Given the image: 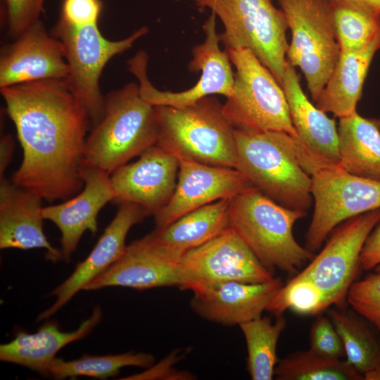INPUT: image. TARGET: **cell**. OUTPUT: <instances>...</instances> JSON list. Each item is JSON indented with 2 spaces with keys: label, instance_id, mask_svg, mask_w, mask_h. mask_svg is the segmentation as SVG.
<instances>
[{
  "label": "cell",
  "instance_id": "obj_1",
  "mask_svg": "<svg viewBox=\"0 0 380 380\" xmlns=\"http://www.w3.org/2000/svg\"><path fill=\"white\" fill-rule=\"evenodd\" d=\"M15 125L23 160L12 182L43 199L65 201L84 187V107L64 80H44L0 88Z\"/></svg>",
  "mask_w": 380,
  "mask_h": 380
},
{
  "label": "cell",
  "instance_id": "obj_2",
  "mask_svg": "<svg viewBox=\"0 0 380 380\" xmlns=\"http://www.w3.org/2000/svg\"><path fill=\"white\" fill-rule=\"evenodd\" d=\"M308 211L284 207L253 187L229 200L230 227L274 274H296L315 256L296 240L295 223Z\"/></svg>",
  "mask_w": 380,
  "mask_h": 380
},
{
  "label": "cell",
  "instance_id": "obj_3",
  "mask_svg": "<svg viewBox=\"0 0 380 380\" xmlns=\"http://www.w3.org/2000/svg\"><path fill=\"white\" fill-rule=\"evenodd\" d=\"M234 134L235 168L279 205L308 211L312 201V180L298 161L294 138L278 131L235 129Z\"/></svg>",
  "mask_w": 380,
  "mask_h": 380
},
{
  "label": "cell",
  "instance_id": "obj_4",
  "mask_svg": "<svg viewBox=\"0 0 380 380\" xmlns=\"http://www.w3.org/2000/svg\"><path fill=\"white\" fill-rule=\"evenodd\" d=\"M157 142L154 106L129 82L105 95V112L87 137L82 165L109 175Z\"/></svg>",
  "mask_w": 380,
  "mask_h": 380
},
{
  "label": "cell",
  "instance_id": "obj_5",
  "mask_svg": "<svg viewBox=\"0 0 380 380\" xmlns=\"http://www.w3.org/2000/svg\"><path fill=\"white\" fill-rule=\"evenodd\" d=\"M156 145L198 163L235 168V128L222 111V103L207 96L182 108L155 106Z\"/></svg>",
  "mask_w": 380,
  "mask_h": 380
},
{
  "label": "cell",
  "instance_id": "obj_6",
  "mask_svg": "<svg viewBox=\"0 0 380 380\" xmlns=\"http://www.w3.org/2000/svg\"><path fill=\"white\" fill-rule=\"evenodd\" d=\"M295 141L298 161L312 180L315 207L305 246L315 253L341 223L380 208V182L352 175Z\"/></svg>",
  "mask_w": 380,
  "mask_h": 380
},
{
  "label": "cell",
  "instance_id": "obj_7",
  "mask_svg": "<svg viewBox=\"0 0 380 380\" xmlns=\"http://www.w3.org/2000/svg\"><path fill=\"white\" fill-rule=\"evenodd\" d=\"M221 20L219 34L226 51L249 49L281 85L287 60L289 30L286 16L272 0H193Z\"/></svg>",
  "mask_w": 380,
  "mask_h": 380
},
{
  "label": "cell",
  "instance_id": "obj_8",
  "mask_svg": "<svg viewBox=\"0 0 380 380\" xmlns=\"http://www.w3.org/2000/svg\"><path fill=\"white\" fill-rule=\"evenodd\" d=\"M236 68L232 92L222 111L236 129L278 131L296 137L283 87L249 49L228 50Z\"/></svg>",
  "mask_w": 380,
  "mask_h": 380
},
{
  "label": "cell",
  "instance_id": "obj_9",
  "mask_svg": "<svg viewBox=\"0 0 380 380\" xmlns=\"http://www.w3.org/2000/svg\"><path fill=\"white\" fill-rule=\"evenodd\" d=\"M148 32L143 26L126 38L113 41L103 36L98 23L75 26L59 19L53 27L51 33L61 42L68 66L64 82L86 109L92 126L101 120L105 112V96L99 86L104 67Z\"/></svg>",
  "mask_w": 380,
  "mask_h": 380
},
{
  "label": "cell",
  "instance_id": "obj_10",
  "mask_svg": "<svg viewBox=\"0 0 380 380\" xmlns=\"http://www.w3.org/2000/svg\"><path fill=\"white\" fill-rule=\"evenodd\" d=\"M284 12L291 40L286 60L298 67L315 102L338 60L329 0H277Z\"/></svg>",
  "mask_w": 380,
  "mask_h": 380
},
{
  "label": "cell",
  "instance_id": "obj_11",
  "mask_svg": "<svg viewBox=\"0 0 380 380\" xmlns=\"http://www.w3.org/2000/svg\"><path fill=\"white\" fill-rule=\"evenodd\" d=\"M215 14L205 20L203 25L204 42L192 49V59L189 63L190 72H201L196 84L183 91H160L155 87L147 77L148 54L144 51L137 52L127 63L129 71L139 82V92L146 102L155 106L182 108L191 105L212 94L224 95L226 98L232 92L234 73L232 72L228 52L220 49L219 34L216 31Z\"/></svg>",
  "mask_w": 380,
  "mask_h": 380
},
{
  "label": "cell",
  "instance_id": "obj_12",
  "mask_svg": "<svg viewBox=\"0 0 380 380\" xmlns=\"http://www.w3.org/2000/svg\"><path fill=\"white\" fill-rule=\"evenodd\" d=\"M380 222V208L351 217L338 225L325 246L300 273L322 293L328 307L342 305L361 269L364 244Z\"/></svg>",
  "mask_w": 380,
  "mask_h": 380
},
{
  "label": "cell",
  "instance_id": "obj_13",
  "mask_svg": "<svg viewBox=\"0 0 380 380\" xmlns=\"http://www.w3.org/2000/svg\"><path fill=\"white\" fill-rule=\"evenodd\" d=\"M185 289L229 281L262 283L274 278L231 227L185 253L179 260Z\"/></svg>",
  "mask_w": 380,
  "mask_h": 380
},
{
  "label": "cell",
  "instance_id": "obj_14",
  "mask_svg": "<svg viewBox=\"0 0 380 380\" xmlns=\"http://www.w3.org/2000/svg\"><path fill=\"white\" fill-rule=\"evenodd\" d=\"M178 160V181L169 202L153 215L155 229H161L198 208L232 199L254 187L236 168L209 165L185 158Z\"/></svg>",
  "mask_w": 380,
  "mask_h": 380
},
{
  "label": "cell",
  "instance_id": "obj_15",
  "mask_svg": "<svg viewBox=\"0 0 380 380\" xmlns=\"http://www.w3.org/2000/svg\"><path fill=\"white\" fill-rule=\"evenodd\" d=\"M139 156L134 163L123 165L110 175L115 194L113 201L138 205L154 215L175 191L179 160L156 144Z\"/></svg>",
  "mask_w": 380,
  "mask_h": 380
},
{
  "label": "cell",
  "instance_id": "obj_16",
  "mask_svg": "<svg viewBox=\"0 0 380 380\" xmlns=\"http://www.w3.org/2000/svg\"><path fill=\"white\" fill-rule=\"evenodd\" d=\"M68 73L61 42L46 31L40 20L1 49L0 88L38 80H64Z\"/></svg>",
  "mask_w": 380,
  "mask_h": 380
},
{
  "label": "cell",
  "instance_id": "obj_17",
  "mask_svg": "<svg viewBox=\"0 0 380 380\" xmlns=\"http://www.w3.org/2000/svg\"><path fill=\"white\" fill-rule=\"evenodd\" d=\"M81 173L84 185L80 193L42 208L44 220L52 222L61 232V251L67 262L83 234L87 230L92 234L97 232L99 213L115 196L108 173L87 165H82Z\"/></svg>",
  "mask_w": 380,
  "mask_h": 380
},
{
  "label": "cell",
  "instance_id": "obj_18",
  "mask_svg": "<svg viewBox=\"0 0 380 380\" xmlns=\"http://www.w3.org/2000/svg\"><path fill=\"white\" fill-rule=\"evenodd\" d=\"M114 218L105 229L88 256L79 262L73 272L49 296L56 297L54 303L37 317L38 322L49 318L65 305L76 293L98 275L116 262L125 253L127 235L134 225L149 215L141 206L120 204Z\"/></svg>",
  "mask_w": 380,
  "mask_h": 380
},
{
  "label": "cell",
  "instance_id": "obj_19",
  "mask_svg": "<svg viewBox=\"0 0 380 380\" xmlns=\"http://www.w3.org/2000/svg\"><path fill=\"white\" fill-rule=\"evenodd\" d=\"M108 286L137 290L176 286L185 289L186 281L179 261L162 254L146 235L127 246L123 255L89 281L83 290L92 291Z\"/></svg>",
  "mask_w": 380,
  "mask_h": 380
},
{
  "label": "cell",
  "instance_id": "obj_20",
  "mask_svg": "<svg viewBox=\"0 0 380 380\" xmlns=\"http://www.w3.org/2000/svg\"><path fill=\"white\" fill-rule=\"evenodd\" d=\"M283 285L281 278L275 277L262 283L229 281L193 291L190 305L206 320L239 326L261 317Z\"/></svg>",
  "mask_w": 380,
  "mask_h": 380
},
{
  "label": "cell",
  "instance_id": "obj_21",
  "mask_svg": "<svg viewBox=\"0 0 380 380\" xmlns=\"http://www.w3.org/2000/svg\"><path fill=\"white\" fill-rule=\"evenodd\" d=\"M42 198L34 193L0 178V248H44L53 262L63 259L43 229Z\"/></svg>",
  "mask_w": 380,
  "mask_h": 380
},
{
  "label": "cell",
  "instance_id": "obj_22",
  "mask_svg": "<svg viewBox=\"0 0 380 380\" xmlns=\"http://www.w3.org/2000/svg\"><path fill=\"white\" fill-rule=\"evenodd\" d=\"M281 87L288 102L295 140L324 160L338 164V127L334 118L313 105L303 92L296 68L287 61Z\"/></svg>",
  "mask_w": 380,
  "mask_h": 380
},
{
  "label": "cell",
  "instance_id": "obj_23",
  "mask_svg": "<svg viewBox=\"0 0 380 380\" xmlns=\"http://www.w3.org/2000/svg\"><path fill=\"white\" fill-rule=\"evenodd\" d=\"M229 200H219L194 210L147 236L162 254L179 261L187 252L230 227Z\"/></svg>",
  "mask_w": 380,
  "mask_h": 380
},
{
  "label": "cell",
  "instance_id": "obj_24",
  "mask_svg": "<svg viewBox=\"0 0 380 380\" xmlns=\"http://www.w3.org/2000/svg\"><path fill=\"white\" fill-rule=\"evenodd\" d=\"M99 306L74 331L60 330L56 322H46L34 334L18 331L10 342L0 346V360L25 367L48 376V369L57 353L69 343L83 338L101 321Z\"/></svg>",
  "mask_w": 380,
  "mask_h": 380
},
{
  "label": "cell",
  "instance_id": "obj_25",
  "mask_svg": "<svg viewBox=\"0 0 380 380\" xmlns=\"http://www.w3.org/2000/svg\"><path fill=\"white\" fill-rule=\"evenodd\" d=\"M379 49L380 28L365 47L341 51L333 72L315 101V106L338 118L355 113L369 67Z\"/></svg>",
  "mask_w": 380,
  "mask_h": 380
},
{
  "label": "cell",
  "instance_id": "obj_26",
  "mask_svg": "<svg viewBox=\"0 0 380 380\" xmlns=\"http://www.w3.org/2000/svg\"><path fill=\"white\" fill-rule=\"evenodd\" d=\"M338 165L357 177L380 182V118L357 111L339 118Z\"/></svg>",
  "mask_w": 380,
  "mask_h": 380
},
{
  "label": "cell",
  "instance_id": "obj_27",
  "mask_svg": "<svg viewBox=\"0 0 380 380\" xmlns=\"http://www.w3.org/2000/svg\"><path fill=\"white\" fill-rule=\"evenodd\" d=\"M329 317L341 336L346 360L364 380H380V341L365 319L336 309Z\"/></svg>",
  "mask_w": 380,
  "mask_h": 380
},
{
  "label": "cell",
  "instance_id": "obj_28",
  "mask_svg": "<svg viewBox=\"0 0 380 380\" xmlns=\"http://www.w3.org/2000/svg\"><path fill=\"white\" fill-rule=\"evenodd\" d=\"M276 317L273 322L270 317L261 316L239 325L247 347V370L253 380H271L274 377L279 360L277 346L286 325L283 315Z\"/></svg>",
  "mask_w": 380,
  "mask_h": 380
},
{
  "label": "cell",
  "instance_id": "obj_29",
  "mask_svg": "<svg viewBox=\"0 0 380 380\" xmlns=\"http://www.w3.org/2000/svg\"><path fill=\"white\" fill-rule=\"evenodd\" d=\"M336 37L341 51L367 45L380 28V10L350 0H329Z\"/></svg>",
  "mask_w": 380,
  "mask_h": 380
},
{
  "label": "cell",
  "instance_id": "obj_30",
  "mask_svg": "<svg viewBox=\"0 0 380 380\" xmlns=\"http://www.w3.org/2000/svg\"><path fill=\"white\" fill-rule=\"evenodd\" d=\"M274 377L277 380H364L346 360L325 357L310 349L279 360Z\"/></svg>",
  "mask_w": 380,
  "mask_h": 380
},
{
  "label": "cell",
  "instance_id": "obj_31",
  "mask_svg": "<svg viewBox=\"0 0 380 380\" xmlns=\"http://www.w3.org/2000/svg\"><path fill=\"white\" fill-rule=\"evenodd\" d=\"M154 362L153 355L146 353H126L103 356L85 355L70 361L55 357L49 365L48 376L60 379L77 376L106 379L118 375L122 367L149 368L153 365Z\"/></svg>",
  "mask_w": 380,
  "mask_h": 380
},
{
  "label": "cell",
  "instance_id": "obj_32",
  "mask_svg": "<svg viewBox=\"0 0 380 380\" xmlns=\"http://www.w3.org/2000/svg\"><path fill=\"white\" fill-rule=\"evenodd\" d=\"M321 291L308 277L297 273L283 285L269 303L266 310L275 317L287 310L300 315H316L328 308Z\"/></svg>",
  "mask_w": 380,
  "mask_h": 380
},
{
  "label": "cell",
  "instance_id": "obj_33",
  "mask_svg": "<svg viewBox=\"0 0 380 380\" xmlns=\"http://www.w3.org/2000/svg\"><path fill=\"white\" fill-rule=\"evenodd\" d=\"M346 300L355 312L380 332V272H369L355 281Z\"/></svg>",
  "mask_w": 380,
  "mask_h": 380
},
{
  "label": "cell",
  "instance_id": "obj_34",
  "mask_svg": "<svg viewBox=\"0 0 380 380\" xmlns=\"http://www.w3.org/2000/svg\"><path fill=\"white\" fill-rule=\"evenodd\" d=\"M45 0H3L1 21L10 37L15 38L39 20Z\"/></svg>",
  "mask_w": 380,
  "mask_h": 380
},
{
  "label": "cell",
  "instance_id": "obj_35",
  "mask_svg": "<svg viewBox=\"0 0 380 380\" xmlns=\"http://www.w3.org/2000/svg\"><path fill=\"white\" fill-rule=\"evenodd\" d=\"M310 349L328 357L342 359L346 357L341 336L329 317L319 316L311 325Z\"/></svg>",
  "mask_w": 380,
  "mask_h": 380
},
{
  "label": "cell",
  "instance_id": "obj_36",
  "mask_svg": "<svg viewBox=\"0 0 380 380\" xmlns=\"http://www.w3.org/2000/svg\"><path fill=\"white\" fill-rule=\"evenodd\" d=\"M102 7L101 0H63L59 19L75 26L98 23Z\"/></svg>",
  "mask_w": 380,
  "mask_h": 380
},
{
  "label": "cell",
  "instance_id": "obj_37",
  "mask_svg": "<svg viewBox=\"0 0 380 380\" xmlns=\"http://www.w3.org/2000/svg\"><path fill=\"white\" fill-rule=\"evenodd\" d=\"M183 354L180 353L179 350L172 351L165 359L162 360L156 365H152L148 368V370L145 372L135 374L128 379H194L195 376L190 372L178 371L173 367V365L177 362Z\"/></svg>",
  "mask_w": 380,
  "mask_h": 380
},
{
  "label": "cell",
  "instance_id": "obj_38",
  "mask_svg": "<svg viewBox=\"0 0 380 380\" xmlns=\"http://www.w3.org/2000/svg\"><path fill=\"white\" fill-rule=\"evenodd\" d=\"M360 260L362 270L380 272V222L367 237Z\"/></svg>",
  "mask_w": 380,
  "mask_h": 380
},
{
  "label": "cell",
  "instance_id": "obj_39",
  "mask_svg": "<svg viewBox=\"0 0 380 380\" xmlns=\"http://www.w3.org/2000/svg\"><path fill=\"white\" fill-rule=\"evenodd\" d=\"M15 142L9 134H4L0 140V178L10 164L14 152Z\"/></svg>",
  "mask_w": 380,
  "mask_h": 380
},
{
  "label": "cell",
  "instance_id": "obj_40",
  "mask_svg": "<svg viewBox=\"0 0 380 380\" xmlns=\"http://www.w3.org/2000/svg\"><path fill=\"white\" fill-rule=\"evenodd\" d=\"M350 1H355L364 3L366 4H369L380 10V0H350Z\"/></svg>",
  "mask_w": 380,
  "mask_h": 380
}]
</instances>
